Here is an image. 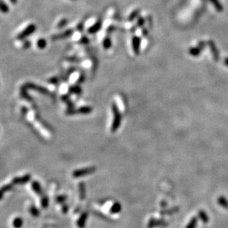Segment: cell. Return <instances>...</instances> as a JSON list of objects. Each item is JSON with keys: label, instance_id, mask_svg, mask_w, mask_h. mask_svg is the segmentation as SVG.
<instances>
[{"label": "cell", "instance_id": "1f68e13d", "mask_svg": "<svg viewBox=\"0 0 228 228\" xmlns=\"http://www.w3.org/2000/svg\"><path fill=\"white\" fill-rule=\"evenodd\" d=\"M82 28H83V25H82V24H80V25H79V26H78V29L80 30V31H82Z\"/></svg>", "mask_w": 228, "mask_h": 228}, {"label": "cell", "instance_id": "d6986e66", "mask_svg": "<svg viewBox=\"0 0 228 228\" xmlns=\"http://www.w3.org/2000/svg\"><path fill=\"white\" fill-rule=\"evenodd\" d=\"M197 222H198L197 218H196V217L193 218L192 219L190 220V221L188 223V224L187 225L186 228H196V227Z\"/></svg>", "mask_w": 228, "mask_h": 228}, {"label": "cell", "instance_id": "44dd1931", "mask_svg": "<svg viewBox=\"0 0 228 228\" xmlns=\"http://www.w3.org/2000/svg\"><path fill=\"white\" fill-rule=\"evenodd\" d=\"M87 213H84V214L82 216V217H81L80 221H79V226L81 228L84 227V224H85V222H86V219H87Z\"/></svg>", "mask_w": 228, "mask_h": 228}, {"label": "cell", "instance_id": "d6a6232c", "mask_svg": "<svg viewBox=\"0 0 228 228\" xmlns=\"http://www.w3.org/2000/svg\"><path fill=\"white\" fill-rule=\"evenodd\" d=\"M10 1L11 2V3H12V4H16V3H17V0H10Z\"/></svg>", "mask_w": 228, "mask_h": 228}, {"label": "cell", "instance_id": "9c48e42d", "mask_svg": "<svg viewBox=\"0 0 228 228\" xmlns=\"http://www.w3.org/2000/svg\"><path fill=\"white\" fill-rule=\"evenodd\" d=\"M92 112H93V108L89 106L82 107V108H80L76 111V114H80L83 115L89 114Z\"/></svg>", "mask_w": 228, "mask_h": 228}, {"label": "cell", "instance_id": "5b68a950", "mask_svg": "<svg viewBox=\"0 0 228 228\" xmlns=\"http://www.w3.org/2000/svg\"><path fill=\"white\" fill-rule=\"evenodd\" d=\"M73 31L71 29L68 30V31H65V32L61 33H59V34L55 35L52 37V39L53 40H59V39H66V38L69 37L70 36H71L73 33Z\"/></svg>", "mask_w": 228, "mask_h": 228}, {"label": "cell", "instance_id": "4316f807", "mask_svg": "<svg viewBox=\"0 0 228 228\" xmlns=\"http://www.w3.org/2000/svg\"><path fill=\"white\" fill-rule=\"evenodd\" d=\"M67 22H67L66 20H62L61 21V22H60L59 23V25H58L59 26L58 27H59V28H62V27H64L65 25H66Z\"/></svg>", "mask_w": 228, "mask_h": 228}, {"label": "cell", "instance_id": "f546056e", "mask_svg": "<svg viewBox=\"0 0 228 228\" xmlns=\"http://www.w3.org/2000/svg\"><path fill=\"white\" fill-rule=\"evenodd\" d=\"M49 82H50V83H53V84H55V83L58 82V79H57V78H53V79H50Z\"/></svg>", "mask_w": 228, "mask_h": 228}, {"label": "cell", "instance_id": "83f0119b", "mask_svg": "<svg viewBox=\"0 0 228 228\" xmlns=\"http://www.w3.org/2000/svg\"><path fill=\"white\" fill-rule=\"evenodd\" d=\"M198 47H199V48L201 49V50H203L204 47H205V42H204V41H200V42L199 43V45H198Z\"/></svg>", "mask_w": 228, "mask_h": 228}, {"label": "cell", "instance_id": "7c38bea8", "mask_svg": "<svg viewBox=\"0 0 228 228\" xmlns=\"http://www.w3.org/2000/svg\"><path fill=\"white\" fill-rule=\"evenodd\" d=\"M201 51H202V50L198 46L196 47H190L189 49L190 55L193 56H199L200 55Z\"/></svg>", "mask_w": 228, "mask_h": 228}, {"label": "cell", "instance_id": "d4e9b609", "mask_svg": "<svg viewBox=\"0 0 228 228\" xmlns=\"http://www.w3.org/2000/svg\"><path fill=\"white\" fill-rule=\"evenodd\" d=\"M145 23V20L143 17H139L138 19V22H137V26L138 27H142L143 25H144Z\"/></svg>", "mask_w": 228, "mask_h": 228}, {"label": "cell", "instance_id": "603a6c76", "mask_svg": "<svg viewBox=\"0 0 228 228\" xmlns=\"http://www.w3.org/2000/svg\"><path fill=\"white\" fill-rule=\"evenodd\" d=\"M79 190H80V195H81V198L82 199H84V196H85V187H84V184L83 183H81L79 184Z\"/></svg>", "mask_w": 228, "mask_h": 228}, {"label": "cell", "instance_id": "9a60e30c", "mask_svg": "<svg viewBox=\"0 0 228 228\" xmlns=\"http://www.w3.org/2000/svg\"><path fill=\"white\" fill-rule=\"evenodd\" d=\"M102 44H103L104 48L106 49V50L111 48V46H112V41H111V38H110L109 36H107V37L103 40Z\"/></svg>", "mask_w": 228, "mask_h": 228}, {"label": "cell", "instance_id": "3957f363", "mask_svg": "<svg viewBox=\"0 0 228 228\" xmlns=\"http://www.w3.org/2000/svg\"><path fill=\"white\" fill-rule=\"evenodd\" d=\"M35 30H36V25H33V24H31V25H30L29 26L27 27L25 29H24L23 31H22V33H20V34L17 36V39H20V40L21 39H25V38H26L27 36H30V35L32 34V33L35 31Z\"/></svg>", "mask_w": 228, "mask_h": 228}, {"label": "cell", "instance_id": "6da1fadb", "mask_svg": "<svg viewBox=\"0 0 228 228\" xmlns=\"http://www.w3.org/2000/svg\"><path fill=\"white\" fill-rule=\"evenodd\" d=\"M112 112H113V122L112 124H111V132L112 133H115L118 129L120 127L121 123H122V114H121L120 111H119V108H118L117 105L116 103L114 102L112 104Z\"/></svg>", "mask_w": 228, "mask_h": 228}, {"label": "cell", "instance_id": "4fadbf2b", "mask_svg": "<svg viewBox=\"0 0 228 228\" xmlns=\"http://www.w3.org/2000/svg\"><path fill=\"white\" fill-rule=\"evenodd\" d=\"M25 87H28V88L36 89V90H37V91L40 92V93H47V90H46V89L43 88V87H39V86H35V85H33V84H28L27 85H25Z\"/></svg>", "mask_w": 228, "mask_h": 228}, {"label": "cell", "instance_id": "7402d4cb", "mask_svg": "<svg viewBox=\"0 0 228 228\" xmlns=\"http://www.w3.org/2000/svg\"><path fill=\"white\" fill-rule=\"evenodd\" d=\"M30 178V176L27 175V176H25L22 178H16L15 179V182L17 183H23V182H26L29 180Z\"/></svg>", "mask_w": 228, "mask_h": 228}, {"label": "cell", "instance_id": "277c9868", "mask_svg": "<svg viewBox=\"0 0 228 228\" xmlns=\"http://www.w3.org/2000/svg\"><path fill=\"white\" fill-rule=\"evenodd\" d=\"M132 47L135 55L140 53V47H141V39L138 36H133L132 39Z\"/></svg>", "mask_w": 228, "mask_h": 228}, {"label": "cell", "instance_id": "4dcf8cb0", "mask_svg": "<svg viewBox=\"0 0 228 228\" xmlns=\"http://www.w3.org/2000/svg\"><path fill=\"white\" fill-rule=\"evenodd\" d=\"M147 33H148L147 30L146 28H144V29L142 30V34L144 35V36H147Z\"/></svg>", "mask_w": 228, "mask_h": 228}, {"label": "cell", "instance_id": "e0dca14e", "mask_svg": "<svg viewBox=\"0 0 228 228\" xmlns=\"http://www.w3.org/2000/svg\"><path fill=\"white\" fill-rule=\"evenodd\" d=\"M211 2L213 3V5H214V7L216 8V9L218 11H223V7L222 5L219 2L218 0H210Z\"/></svg>", "mask_w": 228, "mask_h": 228}, {"label": "cell", "instance_id": "cb8c5ba5", "mask_svg": "<svg viewBox=\"0 0 228 228\" xmlns=\"http://www.w3.org/2000/svg\"><path fill=\"white\" fill-rule=\"evenodd\" d=\"M37 46H38V47H39V48H41V49L44 48V47L46 46L45 40H44V39H39V40L37 41Z\"/></svg>", "mask_w": 228, "mask_h": 228}, {"label": "cell", "instance_id": "8992f818", "mask_svg": "<svg viewBox=\"0 0 228 228\" xmlns=\"http://www.w3.org/2000/svg\"><path fill=\"white\" fill-rule=\"evenodd\" d=\"M208 44H209V46H210V50H211L212 54H213V58H214V59L216 60V61H218L219 56H218V51L217 50V47H216V44H215V43L213 42V41H209Z\"/></svg>", "mask_w": 228, "mask_h": 228}, {"label": "cell", "instance_id": "ac0fdd59", "mask_svg": "<svg viewBox=\"0 0 228 228\" xmlns=\"http://www.w3.org/2000/svg\"><path fill=\"white\" fill-rule=\"evenodd\" d=\"M0 11L2 13H8L9 12V8L5 2H3L2 0H0Z\"/></svg>", "mask_w": 228, "mask_h": 228}, {"label": "cell", "instance_id": "836d02e7", "mask_svg": "<svg viewBox=\"0 0 228 228\" xmlns=\"http://www.w3.org/2000/svg\"><path fill=\"white\" fill-rule=\"evenodd\" d=\"M224 63H225L226 65H227L228 66V58L225 59V60H224Z\"/></svg>", "mask_w": 228, "mask_h": 228}, {"label": "cell", "instance_id": "8fae6325", "mask_svg": "<svg viewBox=\"0 0 228 228\" xmlns=\"http://www.w3.org/2000/svg\"><path fill=\"white\" fill-rule=\"evenodd\" d=\"M199 218H200L201 221H202V222L205 223V224L208 223L209 218H208V216H207V214L206 213V212L204 211V210H200L199 213Z\"/></svg>", "mask_w": 228, "mask_h": 228}, {"label": "cell", "instance_id": "52a82bcc", "mask_svg": "<svg viewBox=\"0 0 228 228\" xmlns=\"http://www.w3.org/2000/svg\"><path fill=\"white\" fill-rule=\"evenodd\" d=\"M102 28V21L99 20L96 22L95 24L93 25V26L90 27V28L88 29V33H91V34H93V33H97Z\"/></svg>", "mask_w": 228, "mask_h": 228}, {"label": "cell", "instance_id": "7a4b0ae2", "mask_svg": "<svg viewBox=\"0 0 228 228\" xmlns=\"http://www.w3.org/2000/svg\"><path fill=\"white\" fill-rule=\"evenodd\" d=\"M96 170V168L95 167H86V168L78 169V170H76L73 172V176L75 177V178L85 176H87V175L93 174V173H95Z\"/></svg>", "mask_w": 228, "mask_h": 228}, {"label": "cell", "instance_id": "5bb4252c", "mask_svg": "<svg viewBox=\"0 0 228 228\" xmlns=\"http://www.w3.org/2000/svg\"><path fill=\"white\" fill-rule=\"evenodd\" d=\"M121 210H122V205H121L119 202H116V203L114 204V205L111 207V212L112 213H118L121 211Z\"/></svg>", "mask_w": 228, "mask_h": 228}, {"label": "cell", "instance_id": "2e32d148", "mask_svg": "<svg viewBox=\"0 0 228 228\" xmlns=\"http://www.w3.org/2000/svg\"><path fill=\"white\" fill-rule=\"evenodd\" d=\"M69 90L71 93H74V94H80L81 93H82V88L78 85L72 86V87H70Z\"/></svg>", "mask_w": 228, "mask_h": 228}, {"label": "cell", "instance_id": "ffe728a7", "mask_svg": "<svg viewBox=\"0 0 228 228\" xmlns=\"http://www.w3.org/2000/svg\"><path fill=\"white\" fill-rule=\"evenodd\" d=\"M139 13H140V10H138V9H136V10L133 11V12H132V14H130V16H129L128 20L129 21L134 20L135 18H137V17H138V15H139Z\"/></svg>", "mask_w": 228, "mask_h": 228}, {"label": "cell", "instance_id": "484cf974", "mask_svg": "<svg viewBox=\"0 0 228 228\" xmlns=\"http://www.w3.org/2000/svg\"><path fill=\"white\" fill-rule=\"evenodd\" d=\"M80 41H81V43H82V44H87V43L89 42V39H87L86 36H83L82 39H81Z\"/></svg>", "mask_w": 228, "mask_h": 228}, {"label": "cell", "instance_id": "ba28073f", "mask_svg": "<svg viewBox=\"0 0 228 228\" xmlns=\"http://www.w3.org/2000/svg\"><path fill=\"white\" fill-rule=\"evenodd\" d=\"M34 125H35V127H36V128H37L38 130H39V131H40L41 133H42L43 135H45L46 137H47V138H49V137L50 136V133H49V132L47 131V130H46V129L44 128V127H43L42 124H41V123H39V122H35V123H34Z\"/></svg>", "mask_w": 228, "mask_h": 228}, {"label": "cell", "instance_id": "f1b7e54d", "mask_svg": "<svg viewBox=\"0 0 228 228\" xmlns=\"http://www.w3.org/2000/svg\"><path fill=\"white\" fill-rule=\"evenodd\" d=\"M84 76H82H82H79V79H78L77 82L78 83H82V82H84Z\"/></svg>", "mask_w": 228, "mask_h": 228}, {"label": "cell", "instance_id": "30bf717a", "mask_svg": "<svg viewBox=\"0 0 228 228\" xmlns=\"http://www.w3.org/2000/svg\"><path fill=\"white\" fill-rule=\"evenodd\" d=\"M218 204L223 208L228 210V200L224 196H219L218 199Z\"/></svg>", "mask_w": 228, "mask_h": 228}]
</instances>
